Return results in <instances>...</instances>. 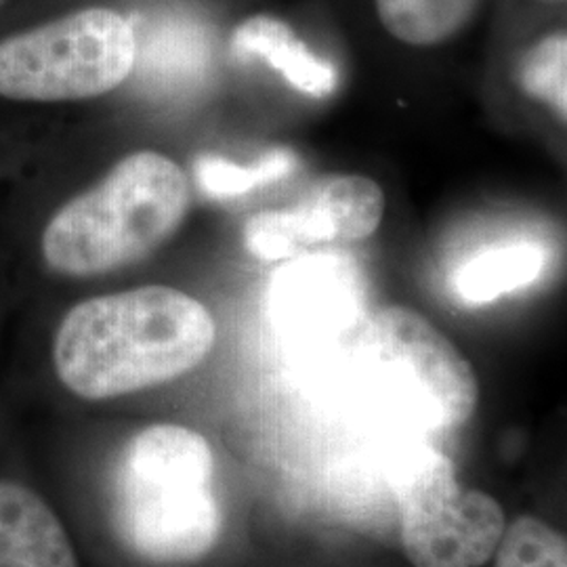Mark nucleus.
<instances>
[{
	"label": "nucleus",
	"mask_w": 567,
	"mask_h": 567,
	"mask_svg": "<svg viewBox=\"0 0 567 567\" xmlns=\"http://www.w3.org/2000/svg\"><path fill=\"white\" fill-rule=\"evenodd\" d=\"M217 324L179 288L147 284L72 305L53 332L60 385L84 402H107L166 385L210 355Z\"/></svg>",
	"instance_id": "obj_1"
},
{
	"label": "nucleus",
	"mask_w": 567,
	"mask_h": 567,
	"mask_svg": "<svg viewBox=\"0 0 567 567\" xmlns=\"http://www.w3.org/2000/svg\"><path fill=\"white\" fill-rule=\"evenodd\" d=\"M189 208L192 183L182 164L158 150H135L49 210L37 259L55 278L110 276L161 250Z\"/></svg>",
	"instance_id": "obj_2"
},
{
	"label": "nucleus",
	"mask_w": 567,
	"mask_h": 567,
	"mask_svg": "<svg viewBox=\"0 0 567 567\" xmlns=\"http://www.w3.org/2000/svg\"><path fill=\"white\" fill-rule=\"evenodd\" d=\"M215 454L203 433L175 423L137 431L112 477V522L124 547L156 566L206 557L224 529Z\"/></svg>",
	"instance_id": "obj_3"
},
{
	"label": "nucleus",
	"mask_w": 567,
	"mask_h": 567,
	"mask_svg": "<svg viewBox=\"0 0 567 567\" xmlns=\"http://www.w3.org/2000/svg\"><path fill=\"white\" fill-rule=\"evenodd\" d=\"M140 58L131 20L107 7H84L0 41V100L55 107L114 93Z\"/></svg>",
	"instance_id": "obj_4"
},
{
	"label": "nucleus",
	"mask_w": 567,
	"mask_h": 567,
	"mask_svg": "<svg viewBox=\"0 0 567 567\" xmlns=\"http://www.w3.org/2000/svg\"><path fill=\"white\" fill-rule=\"evenodd\" d=\"M365 355L383 374L416 425L452 431L480 404V383L465 355L444 332L404 305L377 309L365 322Z\"/></svg>",
	"instance_id": "obj_5"
},
{
	"label": "nucleus",
	"mask_w": 567,
	"mask_h": 567,
	"mask_svg": "<svg viewBox=\"0 0 567 567\" xmlns=\"http://www.w3.org/2000/svg\"><path fill=\"white\" fill-rule=\"evenodd\" d=\"M405 557L414 567H482L503 538L507 517L482 489L461 486L452 461L429 454L400 492Z\"/></svg>",
	"instance_id": "obj_6"
},
{
	"label": "nucleus",
	"mask_w": 567,
	"mask_h": 567,
	"mask_svg": "<svg viewBox=\"0 0 567 567\" xmlns=\"http://www.w3.org/2000/svg\"><path fill=\"white\" fill-rule=\"evenodd\" d=\"M385 208V192L370 177L328 175L297 206L252 217L244 238L261 259H280L316 244L362 243L377 234Z\"/></svg>",
	"instance_id": "obj_7"
},
{
	"label": "nucleus",
	"mask_w": 567,
	"mask_h": 567,
	"mask_svg": "<svg viewBox=\"0 0 567 567\" xmlns=\"http://www.w3.org/2000/svg\"><path fill=\"white\" fill-rule=\"evenodd\" d=\"M0 567H79L58 513L11 480H0Z\"/></svg>",
	"instance_id": "obj_8"
},
{
	"label": "nucleus",
	"mask_w": 567,
	"mask_h": 567,
	"mask_svg": "<svg viewBox=\"0 0 567 567\" xmlns=\"http://www.w3.org/2000/svg\"><path fill=\"white\" fill-rule=\"evenodd\" d=\"M231 51L238 58L265 61L305 95L328 97L339 89L337 68L316 55L307 42L278 18L252 16L244 20L234 30Z\"/></svg>",
	"instance_id": "obj_9"
},
{
	"label": "nucleus",
	"mask_w": 567,
	"mask_h": 567,
	"mask_svg": "<svg viewBox=\"0 0 567 567\" xmlns=\"http://www.w3.org/2000/svg\"><path fill=\"white\" fill-rule=\"evenodd\" d=\"M547 265L543 246L517 243L486 250L466 261L454 276L458 297L468 305H486L536 282Z\"/></svg>",
	"instance_id": "obj_10"
},
{
	"label": "nucleus",
	"mask_w": 567,
	"mask_h": 567,
	"mask_svg": "<svg viewBox=\"0 0 567 567\" xmlns=\"http://www.w3.org/2000/svg\"><path fill=\"white\" fill-rule=\"evenodd\" d=\"M482 0H377L386 32L410 47H435L475 18Z\"/></svg>",
	"instance_id": "obj_11"
},
{
	"label": "nucleus",
	"mask_w": 567,
	"mask_h": 567,
	"mask_svg": "<svg viewBox=\"0 0 567 567\" xmlns=\"http://www.w3.org/2000/svg\"><path fill=\"white\" fill-rule=\"evenodd\" d=\"M517 81L524 93L548 105L557 118L567 116V39L555 32L536 42L519 63Z\"/></svg>",
	"instance_id": "obj_12"
},
{
	"label": "nucleus",
	"mask_w": 567,
	"mask_h": 567,
	"mask_svg": "<svg viewBox=\"0 0 567 567\" xmlns=\"http://www.w3.org/2000/svg\"><path fill=\"white\" fill-rule=\"evenodd\" d=\"M494 557V567H567L566 536L524 515L505 527Z\"/></svg>",
	"instance_id": "obj_13"
},
{
	"label": "nucleus",
	"mask_w": 567,
	"mask_h": 567,
	"mask_svg": "<svg viewBox=\"0 0 567 567\" xmlns=\"http://www.w3.org/2000/svg\"><path fill=\"white\" fill-rule=\"evenodd\" d=\"M297 166V156L290 150H271L252 166H238L221 158H203L198 164V182L210 196L229 198L240 196L265 183L278 182Z\"/></svg>",
	"instance_id": "obj_14"
},
{
	"label": "nucleus",
	"mask_w": 567,
	"mask_h": 567,
	"mask_svg": "<svg viewBox=\"0 0 567 567\" xmlns=\"http://www.w3.org/2000/svg\"><path fill=\"white\" fill-rule=\"evenodd\" d=\"M0 2H2V0H0Z\"/></svg>",
	"instance_id": "obj_15"
}]
</instances>
